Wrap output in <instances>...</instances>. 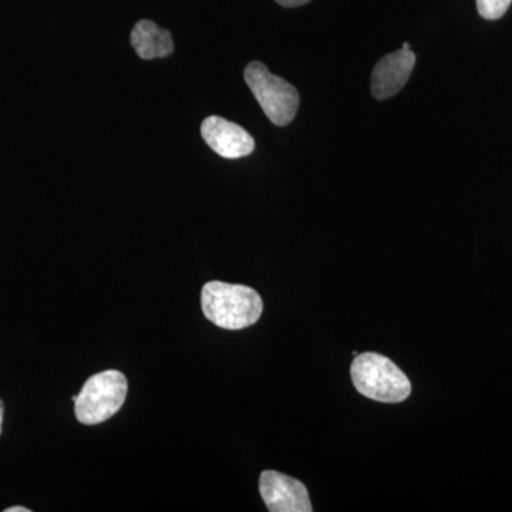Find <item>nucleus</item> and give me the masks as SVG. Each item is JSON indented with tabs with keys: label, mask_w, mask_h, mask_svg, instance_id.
<instances>
[{
	"label": "nucleus",
	"mask_w": 512,
	"mask_h": 512,
	"mask_svg": "<svg viewBox=\"0 0 512 512\" xmlns=\"http://www.w3.org/2000/svg\"><path fill=\"white\" fill-rule=\"evenodd\" d=\"M202 312L218 328L237 330L261 318L264 303L255 289L245 285L212 281L201 291Z\"/></svg>",
	"instance_id": "1"
},
{
	"label": "nucleus",
	"mask_w": 512,
	"mask_h": 512,
	"mask_svg": "<svg viewBox=\"0 0 512 512\" xmlns=\"http://www.w3.org/2000/svg\"><path fill=\"white\" fill-rule=\"evenodd\" d=\"M357 392L380 403H400L409 399L412 384L389 357L366 352L356 355L350 367Z\"/></svg>",
	"instance_id": "2"
},
{
	"label": "nucleus",
	"mask_w": 512,
	"mask_h": 512,
	"mask_svg": "<svg viewBox=\"0 0 512 512\" xmlns=\"http://www.w3.org/2000/svg\"><path fill=\"white\" fill-rule=\"evenodd\" d=\"M128 384L119 370H106L87 379L74 404L76 419L86 426L104 423L126 402Z\"/></svg>",
	"instance_id": "3"
},
{
	"label": "nucleus",
	"mask_w": 512,
	"mask_h": 512,
	"mask_svg": "<svg viewBox=\"0 0 512 512\" xmlns=\"http://www.w3.org/2000/svg\"><path fill=\"white\" fill-rule=\"evenodd\" d=\"M244 77L271 123L284 127L295 119L299 109V93L291 83L269 72L261 62L249 63L245 67Z\"/></svg>",
	"instance_id": "4"
},
{
	"label": "nucleus",
	"mask_w": 512,
	"mask_h": 512,
	"mask_svg": "<svg viewBox=\"0 0 512 512\" xmlns=\"http://www.w3.org/2000/svg\"><path fill=\"white\" fill-rule=\"evenodd\" d=\"M259 493L271 512H312L305 484L274 470H266L259 478Z\"/></svg>",
	"instance_id": "5"
},
{
	"label": "nucleus",
	"mask_w": 512,
	"mask_h": 512,
	"mask_svg": "<svg viewBox=\"0 0 512 512\" xmlns=\"http://www.w3.org/2000/svg\"><path fill=\"white\" fill-rule=\"evenodd\" d=\"M201 136L218 154V156L237 160L254 153L255 141L245 128L222 119L211 116L204 120L201 126Z\"/></svg>",
	"instance_id": "6"
},
{
	"label": "nucleus",
	"mask_w": 512,
	"mask_h": 512,
	"mask_svg": "<svg viewBox=\"0 0 512 512\" xmlns=\"http://www.w3.org/2000/svg\"><path fill=\"white\" fill-rule=\"evenodd\" d=\"M416 64L412 49H399L382 57L372 73V94L377 100L393 97L406 86Z\"/></svg>",
	"instance_id": "7"
},
{
	"label": "nucleus",
	"mask_w": 512,
	"mask_h": 512,
	"mask_svg": "<svg viewBox=\"0 0 512 512\" xmlns=\"http://www.w3.org/2000/svg\"><path fill=\"white\" fill-rule=\"evenodd\" d=\"M131 45L144 60L163 59L173 55V37L153 20H140L131 30Z\"/></svg>",
	"instance_id": "8"
},
{
	"label": "nucleus",
	"mask_w": 512,
	"mask_h": 512,
	"mask_svg": "<svg viewBox=\"0 0 512 512\" xmlns=\"http://www.w3.org/2000/svg\"><path fill=\"white\" fill-rule=\"evenodd\" d=\"M511 3L512 0H477V9L481 18L497 20L503 18Z\"/></svg>",
	"instance_id": "9"
},
{
	"label": "nucleus",
	"mask_w": 512,
	"mask_h": 512,
	"mask_svg": "<svg viewBox=\"0 0 512 512\" xmlns=\"http://www.w3.org/2000/svg\"><path fill=\"white\" fill-rule=\"evenodd\" d=\"M275 2L284 6V8H298V6L306 5V3L311 2V0H275Z\"/></svg>",
	"instance_id": "10"
},
{
	"label": "nucleus",
	"mask_w": 512,
	"mask_h": 512,
	"mask_svg": "<svg viewBox=\"0 0 512 512\" xmlns=\"http://www.w3.org/2000/svg\"><path fill=\"white\" fill-rule=\"evenodd\" d=\"M5 512H30V510L25 507H10L6 508Z\"/></svg>",
	"instance_id": "11"
},
{
	"label": "nucleus",
	"mask_w": 512,
	"mask_h": 512,
	"mask_svg": "<svg viewBox=\"0 0 512 512\" xmlns=\"http://www.w3.org/2000/svg\"><path fill=\"white\" fill-rule=\"evenodd\" d=\"M3 413H5V404L0 400V434H2Z\"/></svg>",
	"instance_id": "12"
},
{
	"label": "nucleus",
	"mask_w": 512,
	"mask_h": 512,
	"mask_svg": "<svg viewBox=\"0 0 512 512\" xmlns=\"http://www.w3.org/2000/svg\"><path fill=\"white\" fill-rule=\"evenodd\" d=\"M403 49H407V50H409V49H412V46H410V45H409V43H407V42H406V43H404V45H403Z\"/></svg>",
	"instance_id": "13"
}]
</instances>
